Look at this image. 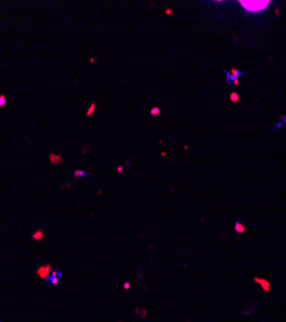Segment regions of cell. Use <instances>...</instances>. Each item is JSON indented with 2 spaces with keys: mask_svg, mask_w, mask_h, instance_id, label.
<instances>
[{
  "mask_svg": "<svg viewBox=\"0 0 286 322\" xmlns=\"http://www.w3.org/2000/svg\"><path fill=\"white\" fill-rule=\"evenodd\" d=\"M94 111H96V103L93 102L90 106H89V108H88V111H86V117H90L93 113H94Z\"/></svg>",
  "mask_w": 286,
  "mask_h": 322,
  "instance_id": "obj_11",
  "label": "cell"
},
{
  "mask_svg": "<svg viewBox=\"0 0 286 322\" xmlns=\"http://www.w3.org/2000/svg\"><path fill=\"white\" fill-rule=\"evenodd\" d=\"M241 6L244 9H246L248 12H261L263 9H265L267 6L269 5V2L267 0V2H240Z\"/></svg>",
  "mask_w": 286,
  "mask_h": 322,
  "instance_id": "obj_1",
  "label": "cell"
},
{
  "mask_svg": "<svg viewBox=\"0 0 286 322\" xmlns=\"http://www.w3.org/2000/svg\"><path fill=\"white\" fill-rule=\"evenodd\" d=\"M233 228H235V231H236L238 234H242V233H245V231H246V227H245L241 222H236L235 226H233Z\"/></svg>",
  "mask_w": 286,
  "mask_h": 322,
  "instance_id": "obj_8",
  "label": "cell"
},
{
  "mask_svg": "<svg viewBox=\"0 0 286 322\" xmlns=\"http://www.w3.org/2000/svg\"><path fill=\"white\" fill-rule=\"evenodd\" d=\"M46 281V284H50V285H58V282H59V278L58 277H56L54 274H50V276L48 277L45 280Z\"/></svg>",
  "mask_w": 286,
  "mask_h": 322,
  "instance_id": "obj_10",
  "label": "cell"
},
{
  "mask_svg": "<svg viewBox=\"0 0 286 322\" xmlns=\"http://www.w3.org/2000/svg\"><path fill=\"white\" fill-rule=\"evenodd\" d=\"M6 104V98L5 96H0V107H4Z\"/></svg>",
  "mask_w": 286,
  "mask_h": 322,
  "instance_id": "obj_16",
  "label": "cell"
},
{
  "mask_svg": "<svg viewBox=\"0 0 286 322\" xmlns=\"http://www.w3.org/2000/svg\"><path fill=\"white\" fill-rule=\"evenodd\" d=\"M224 72H225V75H227V81H228V83H231L232 80L235 81L236 79H238V77L242 75V72L238 71L237 69H231L229 71H225V70H224Z\"/></svg>",
  "mask_w": 286,
  "mask_h": 322,
  "instance_id": "obj_3",
  "label": "cell"
},
{
  "mask_svg": "<svg viewBox=\"0 0 286 322\" xmlns=\"http://www.w3.org/2000/svg\"><path fill=\"white\" fill-rule=\"evenodd\" d=\"M49 161H50V164L56 165V164L63 163V159L59 156V155H56V153H50V155H49Z\"/></svg>",
  "mask_w": 286,
  "mask_h": 322,
  "instance_id": "obj_5",
  "label": "cell"
},
{
  "mask_svg": "<svg viewBox=\"0 0 286 322\" xmlns=\"http://www.w3.org/2000/svg\"><path fill=\"white\" fill-rule=\"evenodd\" d=\"M135 313H137L141 318H146V311H144V309H139V308H135Z\"/></svg>",
  "mask_w": 286,
  "mask_h": 322,
  "instance_id": "obj_14",
  "label": "cell"
},
{
  "mask_svg": "<svg viewBox=\"0 0 286 322\" xmlns=\"http://www.w3.org/2000/svg\"><path fill=\"white\" fill-rule=\"evenodd\" d=\"M117 173H124V166H117Z\"/></svg>",
  "mask_w": 286,
  "mask_h": 322,
  "instance_id": "obj_18",
  "label": "cell"
},
{
  "mask_svg": "<svg viewBox=\"0 0 286 322\" xmlns=\"http://www.w3.org/2000/svg\"><path fill=\"white\" fill-rule=\"evenodd\" d=\"M229 99H231V102H233V103L238 102V94H237L236 92L231 93V94H229Z\"/></svg>",
  "mask_w": 286,
  "mask_h": 322,
  "instance_id": "obj_13",
  "label": "cell"
},
{
  "mask_svg": "<svg viewBox=\"0 0 286 322\" xmlns=\"http://www.w3.org/2000/svg\"><path fill=\"white\" fill-rule=\"evenodd\" d=\"M52 274H54V276H56V277H58V278H61V277H62V272L59 271V269H57V268H56V269L52 272Z\"/></svg>",
  "mask_w": 286,
  "mask_h": 322,
  "instance_id": "obj_15",
  "label": "cell"
},
{
  "mask_svg": "<svg viewBox=\"0 0 286 322\" xmlns=\"http://www.w3.org/2000/svg\"><path fill=\"white\" fill-rule=\"evenodd\" d=\"M258 308V304H253L251 307H249V308H245V309H242V312H241V314L242 316H250V314H253L255 312V309Z\"/></svg>",
  "mask_w": 286,
  "mask_h": 322,
  "instance_id": "obj_6",
  "label": "cell"
},
{
  "mask_svg": "<svg viewBox=\"0 0 286 322\" xmlns=\"http://www.w3.org/2000/svg\"><path fill=\"white\" fill-rule=\"evenodd\" d=\"M160 108H159V107H154V108H151V111H150V115L151 116H159L160 115Z\"/></svg>",
  "mask_w": 286,
  "mask_h": 322,
  "instance_id": "obj_12",
  "label": "cell"
},
{
  "mask_svg": "<svg viewBox=\"0 0 286 322\" xmlns=\"http://www.w3.org/2000/svg\"><path fill=\"white\" fill-rule=\"evenodd\" d=\"M52 265L49 264V263H46V264H44V265H40L37 268V271H36V274L39 277H41L43 280H46L48 278L50 274H52Z\"/></svg>",
  "mask_w": 286,
  "mask_h": 322,
  "instance_id": "obj_2",
  "label": "cell"
},
{
  "mask_svg": "<svg viewBox=\"0 0 286 322\" xmlns=\"http://www.w3.org/2000/svg\"><path fill=\"white\" fill-rule=\"evenodd\" d=\"M165 14H166V16H171V14H173V10H171V9H166V10H165Z\"/></svg>",
  "mask_w": 286,
  "mask_h": 322,
  "instance_id": "obj_17",
  "label": "cell"
},
{
  "mask_svg": "<svg viewBox=\"0 0 286 322\" xmlns=\"http://www.w3.org/2000/svg\"><path fill=\"white\" fill-rule=\"evenodd\" d=\"M281 121H282L284 124H286V116H281Z\"/></svg>",
  "mask_w": 286,
  "mask_h": 322,
  "instance_id": "obj_19",
  "label": "cell"
},
{
  "mask_svg": "<svg viewBox=\"0 0 286 322\" xmlns=\"http://www.w3.org/2000/svg\"><path fill=\"white\" fill-rule=\"evenodd\" d=\"M44 237V232L41 230H36L35 233L32 234V240H35V241H41Z\"/></svg>",
  "mask_w": 286,
  "mask_h": 322,
  "instance_id": "obj_9",
  "label": "cell"
},
{
  "mask_svg": "<svg viewBox=\"0 0 286 322\" xmlns=\"http://www.w3.org/2000/svg\"><path fill=\"white\" fill-rule=\"evenodd\" d=\"M233 84H235V85H238V84H240V80H238V79H236L235 81H233Z\"/></svg>",
  "mask_w": 286,
  "mask_h": 322,
  "instance_id": "obj_20",
  "label": "cell"
},
{
  "mask_svg": "<svg viewBox=\"0 0 286 322\" xmlns=\"http://www.w3.org/2000/svg\"><path fill=\"white\" fill-rule=\"evenodd\" d=\"M124 287H125V289H129V287H130V285H129L128 282H126V284H124Z\"/></svg>",
  "mask_w": 286,
  "mask_h": 322,
  "instance_id": "obj_21",
  "label": "cell"
},
{
  "mask_svg": "<svg viewBox=\"0 0 286 322\" xmlns=\"http://www.w3.org/2000/svg\"><path fill=\"white\" fill-rule=\"evenodd\" d=\"M254 281H255V282H257L258 285H261V286H262V289H263L264 291L269 293V290H271V285H269V282H268L267 280H264V278H259V277H255V278H254Z\"/></svg>",
  "mask_w": 286,
  "mask_h": 322,
  "instance_id": "obj_4",
  "label": "cell"
},
{
  "mask_svg": "<svg viewBox=\"0 0 286 322\" xmlns=\"http://www.w3.org/2000/svg\"><path fill=\"white\" fill-rule=\"evenodd\" d=\"M89 174L86 173L84 169H76L74 171V178L75 179H79V178H85V177H88Z\"/></svg>",
  "mask_w": 286,
  "mask_h": 322,
  "instance_id": "obj_7",
  "label": "cell"
}]
</instances>
